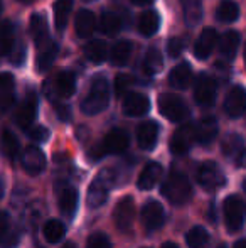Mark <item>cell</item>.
<instances>
[{
    "instance_id": "49",
    "label": "cell",
    "mask_w": 246,
    "mask_h": 248,
    "mask_svg": "<svg viewBox=\"0 0 246 248\" xmlns=\"http://www.w3.org/2000/svg\"><path fill=\"white\" fill-rule=\"evenodd\" d=\"M106 154H105V150H103L101 147V144H98V145H95L91 150L88 152V157H89V160H100V159H103Z\"/></svg>"
},
{
    "instance_id": "20",
    "label": "cell",
    "mask_w": 246,
    "mask_h": 248,
    "mask_svg": "<svg viewBox=\"0 0 246 248\" xmlns=\"http://www.w3.org/2000/svg\"><path fill=\"white\" fill-rule=\"evenodd\" d=\"M217 43V32L214 29H204L194 44V56L197 59H206L213 52Z\"/></svg>"
},
{
    "instance_id": "9",
    "label": "cell",
    "mask_w": 246,
    "mask_h": 248,
    "mask_svg": "<svg viewBox=\"0 0 246 248\" xmlns=\"http://www.w3.org/2000/svg\"><path fill=\"white\" fill-rule=\"evenodd\" d=\"M20 162H22V169L29 176H39L46 169V155L36 145H29L24 150L22 155H20Z\"/></svg>"
},
{
    "instance_id": "59",
    "label": "cell",
    "mask_w": 246,
    "mask_h": 248,
    "mask_svg": "<svg viewBox=\"0 0 246 248\" xmlns=\"http://www.w3.org/2000/svg\"><path fill=\"white\" fill-rule=\"evenodd\" d=\"M0 12H2V3H0Z\"/></svg>"
},
{
    "instance_id": "51",
    "label": "cell",
    "mask_w": 246,
    "mask_h": 248,
    "mask_svg": "<svg viewBox=\"0 0 246 248\" xmlns=\"http://www.w3.org/2000/svg\"><path fill=\"white\" fill-rule=\"evenodd\" d=\"M3 194H5V183H3V179L0 177V199L3 198Z\"/></svg>"
},
{
    "instance_id": "57",
    "label": "cell",
    "mask_w": 246,
    "mask_h": 248,
    "mask_svg": "<svg viewBox=\"0 0 246 248\" xmlns=\"http://www.w3.org/2000/svg\"><path fill=\"white\" fill-rule=\"evenodd\" d=\"M245 64H246V46H245Z\"/></svg>"
},
{
    "instance_id": "8",
    "label": "cell",
    "mask_w": 246,
    "mask_h": 248,
    "mask_svg": "<svg viewBox=\"0 0 246 248\" xmlns=\"http://www.w3.org/2000/svg\"><path fill=\"white\" fill-rule=\"evenodd\" d=\"M196 142V125L186 124L175 130V134L171 139V152L175 155H184L190 145Z\"/></svg>"
},
{
    "instance_id": "45",
    "label": "cell",
    "mask_w": 246,
    "mask_h": 248,
    "mask_svg": "<svg viewBox=\"0 0 246 248\" xmlns=\"http://www.w3.org/2000/svg\"><path fill=\"white\" fill-rule=\"evenodd\" d=\"M14 90V76L10 73H0V95Z\"/></svg>"
},
{
    "instance_id": "2",
    "label": "cell",
    "mask_w": 246,
    "mask_h": 248,
    "mask_svg": "<svg viewBox=\"0 0 246 248\" xmlns=\"http://www.w3.org/2000/svg\"><path fill=\"white\" fill-rule=\"evenodd\" d=\"M116 179H118V176L113 169H103L95 177V181L88 187V194H86V204L89 209L101 208L105 204L110 189L116 184Z\"/></svg>"
},
{
    "instance_id": "48",
    "label": "cell",
    "mask_w": 246,
    "mask_h": 248,
    "mask_svg": "<svg viewBox=\"0 0 246 248\" xmlns=\"http://www.w3.org/2000/svg\"><path fill=\"white\" fill-rule=\"evenodd\" d=\"M54 108H56V113H58V117H59V120H62V122L71 120V108H69L68 105L56 103L54 105Z\"/></svg>"
},
{
    "instance_id": "7",
    "label": "cell",
    "mask_w": 246,
    "mask_h": 248,
    "mask_svg": "<svg viewBox=\"0 0 246 248\" xmlns=\"http://www.w3.org/2000/svg\"><path fill=\"white\" fill-rule=\"evenodd\" d=\"M223 213H224V223H226V228L230 232H238L243 226L245 206L243 201L238 196H230L224 199Z\"/></svg>"
},
{
    "instance_id": "36",
    "label": "cell",
    "mask_w": 246,
    "mask_h": 248,
    "mask_svg": "<svg viewBox=\"0 0 246 248\" xmlns=\"http://www.w3.org/2000/svg\"><path fill=\"white\" fill-rule=\"evenodd\" d=\"M71 10H72V0H56L54 2V24H56L58 31H64Z\"/></svg>"
},
{
    "instance_id": "24",
    "label": "cell",
    "mask_w": 246,
    "mask_h": 248,
    "mask_svg": "<svg viewBox=\"0 0 246 248\" xmlns=\"http://www.w3.org/2000/svg\"><path fill=\"white\" fill-rule=\"evenodd\" d=\"M190 81H192V69L187 62L177 64L169 75V83L175 90H186L190 85Z\"/></svg>"
},
{
    "instance_id": "14",
    "label": "cell",
    "mask_w": 246,
    "mask_h": 248,
    "mask_svg": "<svg viewBox=\"0 0 246 248\" xmlns=\"http://www.w3.org/2000/svg\"><path fill=\"white\" fill-rule=\"evenodd\" d=\"M142 223L147 230L154 232L164 226L165 223V211L162 208L160 202L157 201H148L142 208Z\"/></svg>"
},
{
    "instance_id": "55",
    "label": "cell",
    "mask_w": 246,
    "mask_h": 248,
    "mask_svg": "<svg viewBox=\"0 0 246 248\" xmlns=\"http://www.w3.org/2000/svg\"><path fill=\"white\" fill-rule=\"evenodd\" d=\"M243 191H245V193H246V179L243 181Z\"/></svg>"
},
{
    "instance_id": "26",
    "label": "cell",
    "mask_w": 246,
    "mask_h": 248,
    "mask_svg": "<svg viewBox=\"0 0 246 248\" xmlns=\"http://www.w3.org/2000/svg\"><path fill=\"white\" fill-rule=\"evenodd\" d=\"M159 29H160V16L155 10H145L138 19V32L145 37H150Z\"/></svg>"
},
{
    "instance_id": "60",
    "label": "cell",
    "mask_w": 246,
    "mask_h": 248,
    "mask_svg": "<svg viewBox=\"0 0 246 248\" xmlns=\"http://www.w3.org/2000/svg\"><path fill=\"white\" fill-rule=\"evenodd\" d=\"M85 2H93V0H85Z\"/></svg>"
},
{
    "instance_id": "6",
    "label": "cell",
    "mask_w": 246,
    "mask_h": 248,
    "mask_svg": "<svg viewBox=\"0 0 246 248\" xmlns=\"http://www.w3.org/2000/svg\"><path fill=\"white\" fill-rule=\"evenodd\" d=\"M197 183L207 191H216L226 184V176L216 162H203L197 169Z\"/></svg>"
},
{
    "instance_id": "46",
    "label": "cell",
    "mask_w": 246,
    "mask_h": 248,
    "mask_svg": "<svg viewBox=\"0 0 246 248\" xmlns=\"http://www.w3.org/2000/svg\"><path fill=\"white\" fill-rule=\"evenodd\" d=\"M9 58H10V61H12L15 66H22L24 61H26V47L20 44L17 49H12V52L9 54Z\"/></svg>"
},
{
    "instance_id": "10",
    "label": "cell",
    "mask_w": 246,
    "mask_h": 248,
    "mask_svg": "<svg viewBox=\"0 0 246 248\" xmlns=\"http://www.w3.org/2000/svg\"><path fill=\"white\" fill-rule=\"evenodd\" d=\"M135 218V202L133 198L127 196L120 199L115 206V211H113V219H115V225L120 232H128L133 225Z\"/></svg>"
},
{
    "instance_id": "23",
    "label": "cell",
    "mask_w": 246,
    "mask_h": 248,
    "mask_svg": "<svg viewBox=\"0 0 246 248\" xmlns=\"http://www.w3.org/2000/svg\"><path fill=\"white\" fill-rule=\"evenodd\" d=\"M240 47V34L236 31H228L219 37V54L223 59L231 61L236 56V51Z\"/></svg>"
},
{
    "instance_id": "5",
    "label": "cell",
    "mask_w": 246,
    "mask_h": 248,
    "mask_svg": "<svg viewBox=\"0 0 246 248\" xmlns=\"http://www.w3.org/2000/svg\"><path fill=\"white\" fill-rule=\"evenodd\" d=\"M76 92V78L72 73L61 71L53 79L44 83V93L49 100L54 98H69Z\"/></svg>"
},
{
    "instance_id": "17",
    "label": "cell",
    "mask_w": 246,
    "mask_h": 248,
    "mask_svg": "<svg viewBox=\"0 0 246 248\" xmlns=\"http://www.w3.org/2000/svg\"><path fill=\"white\" fill-rule=\"evenodd\" d=\"M159 125L155 122H144L137 128V144L140 149L150 150L159 140Z\"/></svg>"
},
{
    "instance_id": "37",
    "label": "cell",
    "mask_w": 246,
    "mask_h": 248,
    "mask_svg": "<svg viewBox=\"0 0 246 248\" xmlns=\"http://www.w3.org/2000/svg\"><path fill=\"white\" fill-rule=\"evenodd\" d=\"M186 242H187V245H189V248H207V245H209V242H211V236L206 228H203V226H194V228H190L189 233H187Z\"/></svg>"
},
{
    "instance_id": "41",
    "label": "cell",
    "mask_w": 246,
    "mask_h": 248,
    "mask_svg": "<svg viewBox=\"0 0 246 248\" xmlns=\"http://www.w3.org/2000/svg\"><path fill=\"white\" fill-rule=\"evenodd\" d=\"M133 83V79H131V76L128 75H118L115 79V93L118 96H122L123 93L128 92V88H130V85Z\"/></svg>"
},
{
    "instance_id": "18",
    "label": "cell",
    "mask_w": 246,
    "mask_h": 248,
    "mask_svg": "<svg viewBox=\"0 0 246 248\" xmlns=\"http://www.w3.org/2000/svg\"><path fill=\"white\" fill-rule=\"evenodd\" d=\"M217 122L214 117H204L196 125V142L201 145H209L217 137Z\"/></svg>"
},
{
    "instance_id": "47",
    "label": "cell",
    "mask_w": 246,
    "mask_h": 248,
    "mask_svg": "<svg viewBox=\"0 0 246 248\" xmlns=\"http://www.w3.org/2000/svg\"><path fill=\"white\" fill-rule=\"evenodd\" d=\"M9 226H10L9 215L5 211H0V242L5 240L7 233H9Z\"/></svg>"
},
{
    "instance_id": "42",
    "label": "cell",
    "mask_w": 246,
    "mask_h": 248,
    "mask_svg": "<svg viewBox=\"0 0 246 248\" xmlns=\"http://www.w3.org/2000/svg\"><path fill=\"white\" fill-rule=\"evenodd\" d=\"M167 51L171 58H177L182 51H184V41L181 37H172L167 43Z\"/></svg>"
},
{
    "instance_id": "15",
    "label": "cell",
    "mask_w": 246,
    "mask_h": 248,
    "mask_svg": "<svg viewBox=\"0 0 246 248\" xmlns=\"http://www.w3.org/2000/svg\"><path fill=\"white\" fill-rule=\"evenodd\" d=\"M150 110V100L144 93H127L123 98V113L128 117H144Z\"/></svg>"
},
{
    "instance_id": "29",
    "label": "cell",
    "mask_w": 246,
    "mask_h": 248,
    "mask_svg": "<svg viewBox=\"0 0 246 248\" xmlns=\"http://www.w3.org/2000/svg\"><path fill=\"white\" fill-rule=\"evenodd\" d=\"M240 17V7L234 0H221L216 9V19L219 22L231 24Z\"/></svg>"
},
{
    "instance_id": "54",
    "label": "cell",
    "mask_w": 246,
    "mask_h": 248,
    "mask_svg": "<svg viewBox=\"0 0 246 248\" xmlns=\"http://www.w3.org/2000/svg\"><path fill=\"white\" fill-rule=\"evenodd\" d=\"M62 248H76V245H74V243H66Z\"/></svg>"
},
{
    "instance_id": "53",
    "label": "cell",
    "mask_w": 246,
    "mask_h": 248,
    "mask_svg": "<svg viewBox=\"0 0 246 248\" xmlns=\"http://www.w3.org/2000/svg\"><path fill=\"white\" fill-rule=\"evenodd\" d=\"M162 248H177V247H175L174 243L169 242V243H164V245H162Z\"/></svg>"
},
{
    "instance_id": "44",
    "label": "cell",
    "mask_w": 246,
    "mask_h": 248,
    "mask_svg": "<svg viewBox=\"0 0 246 248\" xmlns=\"http://www.w3.org/2000/svg\"><path fill=\"white\" fill-rule=\"evenodd\" d=\"M29 135L34 142H46L49 139V128L43 127V125H37V127L30 128Z\"/></svg>"
},
{
    "instance_id": "16",
    "label": "cell",
    "mask_w": 246,
    "mask_h": 248,
    "mask_svg": "<svg viewBox=\"0 0 246 248\" xmlns=\"http://www.w3.org/2000/svg\"><path fill=\"white\" fill-rule=\"evenodd\" d=\"M128 144H130V139H128V134L122 128H113L108 134L105 135L101 142V147L105 150V154H120L123 150H127Z\"/></svg>"
},
{
    "instance_id": "40",
    "label": "cell",
    "mask_w": 246,
    "mask_h": 248,
    "mask_svg": "<svg viewBox=\"0 0 246 248\" xmlns=\"http://www.w3.org/2000/svg\"><path fill=\"white\" fill-rule=\"evenodd\" d=\"M86 248H112V242L105 233L96 232L89 235L88 242H86Z\"/></svg>"
},
{
    "instance_id": "21",
    "label": "cell",
    "mask_w": 246,
    "mask_h": 248,
    "mask_svg": "<svg viewBox=\"0 0 246 248\" xmlns=\"http://www.w3.org/2000/svg\"><path fill=\"white\" fill-rule=\"evenodd\" d=\"M58 202H59V209L64 216H72L78 209L79 202V194L76 191V187L72 186H64L59 189L58 194Z\"/></svg>"
},
{
    "instance_id": "28",
    "label": "cell",
    "mask_w": 246,
    "mask_h": 248,
    "mask_svg": "<svg viewBox=\"0 0 246 248\" xmlns=\"http://www.w3.org/2000/svg\"><path fill=\"white\" fill-rule=\"evenodd\" d=\"M29 31H30V36H32L34 43H36V46H39V44L46 43V41L49 39V29H47V22L43 16L34 14V16L30 17Z\"/></svg>"
},
{
    "instance_id": "56",
    "label": "cell",
    "mask_w": 246,
    "mask_h": 248,
    "mask_svg": "<svg viewBox=\"0 0 246 248\" xmlns=\"http://www.w3.org/2000/svg\"><path fill=\"white\" fill-rule=\"evenodd\" d=\"M20 2H24V3H27V2H32V0H20Z\"/></svg>"
},
{
    "instance_id": "39",
    "label": "cell",
    "mask_w": 246,
    "mask_h": 248,
    "mask_svg": "<svg viewBox=\"0 0 246 248\" xmlns=\"http://www.w3.org/2000/svg\"><path fill=\"white\" fill-rule=\"evenodd\" d=\"M131 54V43L128 41H120L115 46L112 47V52H110V59L115 66H123L127 64V61L130 59Z\"/></svg>"
},
{
    "instance_id": "58",
    "label": "cell",
    "mask_w": 246,
    "mask_h": 248,
    "mask_svg": "<svg viewBox=\"0 0 246 248\" xmlns=\"http://www.w3.org/2000/svg\"><path fill=\"white\" fill-rule=\"evenodd\" d=\"M217 248H226V245H219V247H217Z\"/></svg>"
},
{
    "instance_id": "43",
    "label": "cell",
    "mask_w": 246,
    "mask_h": 248,
    "mask_svg": "<svg viewBox=\"0 0 246 248\" xmlns=\"http://www.w3.org/2000/svg\"><path fill=\"white\" fill-rule=\"evenodd\" d=\"M14 105H15V95H14L12 92L0 95V117H2V115H5L7 111L14 107Z\"/></svg>"
},
{
    "instance_id": "52",
    "label": "cell",
    "mask_w": 246,
    "mask_h": 248,
    "mask_svg": "<svg viewBox=\"0 0 246 248\" xmlns=\"http://www.w3.org/2000/svg\"><path fill=\"white\" fill-rule=\"evenodd\" d=\"M233 248H246V240H240V242H236Z\"/></svg>"
},
{
    "instance_id": "33",
    "label": "cell",
    "mask_w": 246,
    "mask_h": 248,
    "mask_svg": "<svg viewBox=\"0 0 246 248\" xmlns=\"http://www.w3.org/2000/svg\"><path fill=\"white\" fill-rule=\"evenodd\" d=\"M43 235L47 243H58L64 238L66 235V226L59 219H47L46 225L43 228Z\"/></svg>"
},
{
    "instance_id": "31",
    "label": "cell",
    "mask_w": 246,
    "mask_h": 248,
    "mask_svg": "<svg viewBox=\"0 0 246 248\" xmlns=\"http://www.w3.org/2000/svg\"><path fill=\"white\" fill-rule=\"evenodd\" d=\"M85 56L91 62H103L108 58V46H106V43L101 39L89 41L85 46Z\"/></svg>"
},
{
    "instance_id": "19",
    "label": "cell",
    "mask_w": 246,
    "mask_h": 248,
    "mask_svg": "<svg viewBox=\"0 0 246 248\" xmlns=\"http://www.w3.org/2000/svg\"><path fill=\"white\" fill-rule=\"evenodd\" d=\"M58 49H59V46H58L53 39H47L46 43L37 46L36 64L39 71H47V69L53 66L54 59H56V56H58Z\"/></svg>"
},
{
    "instance_id": "1",
    "label": "cell",
    "mask_w": 246,
    "mask_h": 248,
    "mask_svg": "<svg viewBox=\"0 0 246 248\" xmlns=\"http://www.w3.org/2000/svg\"><path fill=\"white\" fill-rule=\"evenodd\" d=\"M160 193L169 202L175 206H182L192 198V186H190V181L187 179L186 174L174 170L164 181Z\"/></svg>"
},
{
    "instance_id": "25",
    "label": "cell",
    "mask_w": 246,
    "mask_h": 248,
    "mask_svg": "<svg viewBox=\"0 0 246 248\" xmlns=\"http://www.w3.org/2000/svg\"><path fill=\"white\" fill-rule=\"evenodd\" d=\"M74 29L79 37H89L96 29V19L91 10H79L74 20Z\"/></svg>"
},
{
    "instance_id": "11",
    "label": "cell",
    "mask_w": 246,
    "mask_h": 248,
    "mask_svg": "<svg viewBox=\"0 0 246 248\" xmlns=\"http://www.w3.org/2000/svg\"><path fill=\"white\" fill-rule=\"evenodd\" d=\"M217 86L211 76L201 75L199 79L196 83V88H194V100L201 107H211L216 100Z\"/></svg>"
},
{
    "instance_id": "3",
    "label": "cell",
    "mask_w": 246,
    "mask_h": 248,
    "mask_svg": "<svg viewBox=\"0 0 246 248\" xmlns=\"http://www.w3.org/2000/svg\"><path fill=\"white\" fill-rule=\"evenodd\" d=\"M110 103V85L103 76H96L91 81L88 95L81 101V110L86 115L101 113Z\"/></svg>"
},
{
    "instance_id": "34",
    "label": "cell",
    "mask_w": 246,
    "mask_h": 248,
    "mask_svg": "<svg viewBox=\"0 0 246 248\" xmlns=\"http://www.w3.org/2000/svg\"><path fill=\"white\" fill-rule=\"evenodd\" d=\"M164 68V58H162V52L157 49V47H150L145 54L144 59V69L147 75L154 76L157 73L162 71Z\"/></svg>"
},
{
    "instance_id": "27",
    "label": "cell",
    "mask_w": 246,
    "mask_h": 248,
    "mask_svg": "<svg viewBox=\"0 0 246 248\" xmlns=\"http://www.w3.org/2000/svg\"><path fill=\"white\" fill-rule=\"evenodd\" d=\"M184 19L189 27H196L203 20V0H181Z\"/></svg>"
},
{
    "instance_id": "30",
    "label": "cell",
    "mask_w": 246,
    "mask_h": 248,
    "mask_svg": "<svg viewBox=\"0 0 246 248\" xmlns=\"http://www.w3.org/2000/svg\"><path fill=\"white\" fill-rule=\"evenodd\" d=\"M14 39H15V29L10 20H3L0 24V54L9 56L14 49Z\"/></svg>"
},
{
    "instance_id": "35",
    "label": "cell",
    "mask_w": 246,
    "mask_h": 248,
    "mask_svg": "<svg viewBox=\"0 0 246 248\" xmlns=\"http://www.w3.org/2000/svg\"><path fill=\"white\" fill-rule=\"evenodd\" d=\"M223 152L230 159H240V155L245 152V142L241 135L231 134L223 140Z\"/></svg>"
},
{
    "instance_id": "12",
    "label": "cell",
    "mask_w": 246,
    "mask_h": 248,
    "mask_svg": "<svg viewBox=\"0 0 246 248\" xmlns=\"http://www.w3.org/2000/svg\"><path fill=\"white\" fill-rule=\"evenodd\" d=\"M37 105H39V100H37L36 93L34 92L27 93V96L19 105L15 113V122L20 128H29L32 125V122L37 117Z\"/></svg>"
},
{
    "instance_id": "4",
    "label": "cell",
    "mask_w": 246,
    "mask_h": 248,
    "mask_svg": "<svg viewBox=\"0 0 246 248\" xmlns=\"http://www.w3.org/2000/svg\"><path fill=\"white\" fill-rule=\"evenodd\" d=\"M159 111L169 122H174V124H181L190 115L186 101L181 96L174 95V93H164V95L159 96Z\"/></svg>"
},
{
    "instance_id": "50",
    "label": "cell",
    "mask_w": 246,
    "mask_h": 248,
    "mask_svg": "<svg viewBox=\"0 0 246 248\" xmlns=\"http://www.w3.org/2000/svg\"><path fill=\"white\" fill-rule=\"evenodd\" d=\"M131 2H133L135 5H150L154 0H131Z\"/></svg>"
},
{
    "instance_id": "13",
    "label": "cell",
    "mask_w": 246,
    "mask_h": 248,
    "mask_svg": "<svg viewBox=\"0 0 246 248\" xmlns=\"http://www.w3.org/2000/svg\"><path fill=\"white\" fill-rule=\"evenodd\" d=\"M224 111L231 118H238L246 113V88L245 86H233L228 92L226 100H224Z\"/></svg>"
},
{
    "instance_id": "22",
    "label": "cell",
    "mask_w": 246,
    "mask_h": 248,
    "mask_svg": "<svg viewBox=\"0 0 246 248\" xmlns=\"http://www.w3.org/2000/svg\"><path fill=\"white\" fill-rule=\"evenodd\" d=\"M162 177V166L159 162H148L147 166L142 169L140 176L137 179V186L138 189L147 191L152 189L155 184L159 183V179Z\"/></svg>"
},
{
    "instance_id": "38",
    "label": "cell",
    "mask_w": 246,
    "mask_h": 248,
    "mask_svg": "<svg viewBox=\"0 0 246 248\" xmlns=\"http://www.w3.org/2000/svg\"><path fill=\"white\" fill-rule=\"evenodd\" d=\"M100 29L106 36H115L122 29V19L115 12H112V10H106V12H103L101 20H100Z\"/></svg>"
},
{
    "instance_id": "32",
    "label": "cell",
    "mask_w": 246,
    "mask_h": 248,
    "mask_svg": "<svg viewBox=\"0 0 246 248\" xmlns=\"http://www.w3.org/2000/svg\"><path fill=\"white\" fill-rule=\"evenodd\" d=\"M0 150L9 160H15L19 155V140L10 130H3L0 135Z\"/></svg>"
}]
</instances>
